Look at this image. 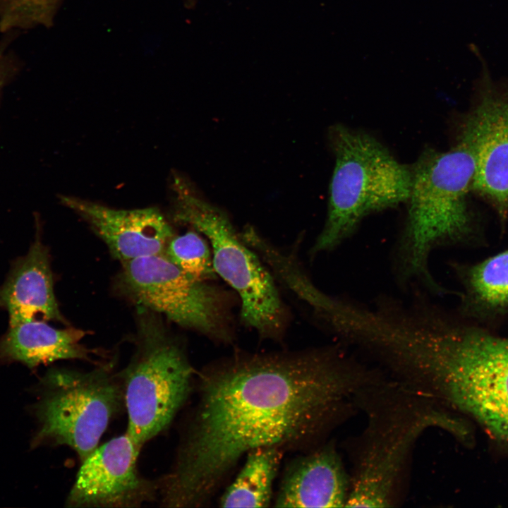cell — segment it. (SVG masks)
Returning a JSON list of instances; mask_svg holds the SVG:
<instances>
[{"label": "cell", "instance_id": "cell-1", "mask_svg": "<svg viewBox=\"0 0 508 508\" xmlns=\"http://www.w3.org/2000/svg\"><path fill=\"white\" fill-rule=\"evenodd\" d=\"M373 379L334 346L236 353L215 362L200 374L199 401L175 463L159 480L162 505L202 507L250 451L316 440Z\"/></svg>", "mask_w": 508, "mask_h": 508}, {"label": "cell", "instance_id": "cell-2", "mask_svg": "<svg viewBox=\"0 0 508 508\" xmlns=\"http://www.w3.org/2000/svg\"><path fill=\"white\" fill-rule=\"evenodd\" d=\"M408 372L418 390L508 445V337L454 325L437 311L415 335Z\"/></svg>", "mask_w": 508, "mask_h": 508}, {"label": "cell", "instance_id": "cell-3", "mask_svg": "<svg viewBox=\"0 0 508 508\" xmlns=\"http://www.w3.org/2000/svg\"><path fill=\"white\" fill-rule=\"evenodd\" d=\"M359 393L368 423L350 475L345 507H388L395 504L402 478L418 439L440 428L466 439L465 423L445 413L435 401L401 383L379 380Z\"/></svg>", "mask_w": 508, "mask_h": 508}, {"label": "cell", "instance_id": "cell-4", "mask_svg": "<svg viewBox=\"0 0 508 508\" xmlns=\"http://www.w3.org/2000/svg\"><path fill=\"white\" fill-rule=\"evenodd\" d=\"M475 169L472 150L461 140L447 152H424L411 168L406 224L393 258L394 275L402 289L418 283L433 294L442 291L431 274L430 257L468 234L466 195Z\"/></svg>", "mask_w": 508, "mask_h": 508}, {"label": "cell", "instance_id": "cell-5", "mask_svg": "<svg viewBox=\"0 0 508 508\" xmlns=\"http://www.w3.org/2000/svg\"><path fill=\"white\" fill-rule=\"evenodd\" d=\"M329 138L335 165L327 219L312 256L337 248L368 215L407 201L411 190V168L374 137L337 124Z\"/></svg>", "mask_w": 508, "mask_h": 508}, {"label": "cell", "instance_id": "cell-6", "mask_svg": "<svg viewBox=\"0 0 508 508\" xmlns=\"http://www.w3.org/2000/svg\"><path fill=\"white\" fill-rule=\"evenodd\" d=\"M172 186L173 219L207 238L217 275L240 298L242 322L261 338L281 340L289 313L260 258L244 242L227 214L200 196L186 179L175 176Z\"/></svg>", "mask_w": 508, "mask_h": 508}, {"label": "cell", "instance_id": "cell-7", "mask_svg": "<svg viewBox=\"0 0 508 508\" xmlns=\"http://www.w3.org/2000/svg\"><path fill=\"white\" fill-rule=\"evenodd\" d=\"M135 349L119 372L128 413L126 433L140 447L166 430L186 401L193 369L183 345L161 315L140 308Z\"/></svg>", "mask_w": 508, "mask_h": 508}, {"label": "cell", "instance_id": "cell-8", "mask_svg": "<svg viewBox=\"0 0 508 508\" xmlns=\"http://www.w3.org/2000/svg\"><path fill=\"white\" fill-rule=\"evenodd\" d=\"M42 386L33 446L66 445L83 461L124 405L119 373L113 371L111 362L88 371L53 369L43 377Z\"/></svg>", "mask_w": 508, "mask_h": 508}, {"label": "cell", "instance_id": "cell-9", "mask_svg": "<svg viewBox=\"0 0 508 508\" xmlns=\"http://www.w3.org/2000/svg\"><path fill=\"white\" fill-rule=\"evenodd\" d=\"M121 264L119 289L140 308L216 342L234 341L232 298L225 290L192 277L164 255Z\"/></svg>", "mask_w": 508, "mask_h": 508}, {"label": "cell", "instance_id": "cell-10", "mask_svg": "<svg viewBox=\"0 0 508 508\" xmlns=\"http://www.w3.org/2000/svg\"><path fill=\"white\" fill-rule=\"evenodd\" d=\"M142 447L126 432L97 447L83 461L68 495L69 507H139L155 500L158 481L137 468Z\"/></svg>", "mask_w": 508, "mask_h": 508}, {"label": "cell", "instance_id": "cell-11", "mask_svg": "<svg viewBox=\"0 0 508 508\" xmlns=\"http://www.w3.org/2000/svg\"><path fill=\"white\" fill-rule=\"evenodd\" d=\"M487 86L461 140L475 156L471 188L490 198L504 217L508 209V90L498 92Z\"/></svg>", "mask_w": 508, "mask_h": 508}, {"label": "cell", "instance_id": "cell-12", "mask_svg": "<svg viewBox=\"0 0 508 508\" xmlns=\"http://www.w3.org/2000/svg\"><path fill=\"white\" fill-rule=\"evenodd\" d=\"M61 202L82 217L107 246L115 259L123 262L148 255H164L175 235L169 222L155 207L117 210L72 196Z\"/></svg>", "mask_w": 508, "mask_h": 508}, {"label": "cell", "instance_id": "cell-13", "mask_svg": "<svg viewBox=\"0 0 508 508\" xmlns=\"http://www.w3.org/2000/svg\"><path fill=\"white\" fill-rule=\"evenodd\" d=\"M350 474L335 446L320 447L290 464L274 500L277 507H345Z\"/></svg>", "mask_w": 508, "mask_h": 508}, {"label": "cell", "instance_id": "cell-14", "mask_svg": "<svg viewBox=\"0 0 508 508\" xmlns=\"http://www.w3.org/2000/svg\"><path fill=\"white\" fill-rule=\"evenodd\" d=\"M47 248L37 236L28 253L13 263L0 287V307L9 325L31 320L66 323L54 295Z\"/></svg>", "mask_w": 508, "mask_h": 508}, {"label": "cell", "instance_id": "cell-15", "mask_svg": "<svg viewBox=\"0 0 508 508\" xmlns=\"http://www.w3.org/2000/svg\"><path fill=\"white\" fill-rule=\"evenodd\" d=\"M85 334L73 327L56 329L41 320L10 325L0 339V363L20 362L34 368L64 359L92 361L97 351L81 343Z\"/></svg>", "mask_w": 508, "mask_h": 508}, {"label": "cell", "instance_id": "cell-16", "mask_svg": "<svg viewBox=\"0 0 508 508\" xmlns=\"http://www.w3.org/2000/svg\"><path fill=\"white\" fill-rule=\"evenodd\" d=\"M283 452L278 447H264L248 452L241 469L222 494L219 506L269 507Z\"/></svg>", "mask_w": 508, "mask_h": 508}, {"label": "cell", "instance_id": "cell-17", "mask_svg": "<svg viewBox=\"0 0 508 508\" xmlns=\"http://www.w3.org/2000/svg\"><path fill=\"white\" fill-rule=\"evenodd\" d=\"M210 248L195 230L189 231L174 235L167 243L164 256L192 277L208 282L217 276Z\"/></svg>", "mask_w": 508, "mask_h": 508}, {"label": "cell", "instance_id": "cell-18", "mask_svg": "<svg viewBox=\"0 0 508 508\" xmlns=\"http://www.w3.org/2000/svg\"><path fill=\"white\" fill-rule=\"evenodd\" d=\"M468 277L479 301L493 308L508 306V250L473 267Z\"/></svg>", "mask_w": 508, "mask_h": 508}, {"label": "cell", "instance_id": "cell-19", "mask_svg": "<svg viewBox=\"0 0 508 508\" xmlns=\"http://www.w3.org/2000/svg\"><path fill=\"white\" fill-rule=\"evenodd\" d=\"M61 0H0V32L52 25Z\"/></svg>", "mask_w": 508, "mask_h": 508}, {"label": "cell", "instance_id": "cell-20", "mask_svg": "<svg viewBox=\"0 0 508 508\" xmlns=\"http://www.w3.org/2000/svg\"><path fill=\"white\" fill-rule=\"evenodd\" d=\"M17 34L6 33L0 37V93L23 68V61L13 47Z\"/></svg>", "mask_w": 508, "mask_h": 508}]
</instances>
